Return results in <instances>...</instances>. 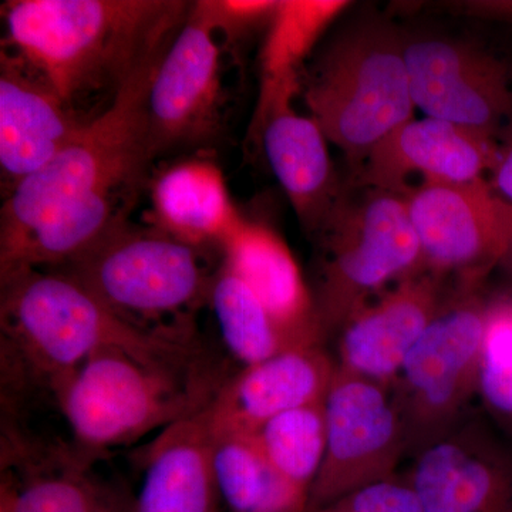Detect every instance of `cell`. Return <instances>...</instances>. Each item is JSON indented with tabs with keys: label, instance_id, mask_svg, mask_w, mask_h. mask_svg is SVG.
<instances>
[{
	"label": "cell",
	"instance_id": "484cf974",
	"mask_svg": "<svg viewBox=\"0 0 512 512\" xmlns=\"http://www.w3.org/2000/svg\"><path fill=\"white\" fill-rule=\"evenodd\" d=\"M323 402L279 414L251 434L269 464L293 487L308 495L325 458Z\"/></svg>",
	"mask_w": 512,
	"mask_h": 512
},
{
	"label": "cell",
	"instance_id": "d6a6232c",
	"mask_svg": "<svg viewBox=\"0 0 512 512\" xmlns=\"http://www.w3.org/2000/svg\"><path fill=\"white\" fill-rule=\"evenodd\" d=\"M312 512H348L345 508L340 507L338 504L329 505V507L320 508V510Z\"/></svg>",
	"mask_w": 512,
	"mask_h": 512
},
{
	"label": "cell",
	"instance_id": "83f0119b",
	"mask_svg": "<svg viewBox=\"0 0 512 512\" xmlns=\"http://www.w3.org/2000/svg\"><path fill=\"white\" fill-rule=\"evenodd\" d=\"M276 0H201L191 6V12L228 39L245 36L251 30L268 25L274 18Z\"/></svg>",
	"mask_w": 512,
	"mask_h": 512
},
{
	"label": "cell",
	"instance_id": "44dd1931",
	"mask_svg": "<svg viewBox=\"0 0 512 512\" xmlns=\"http://www.w3.org/2000/svg\"><path fill=\"white\" fill-rule=\"evenodd\" d=\"M151 204L154 227L198 249H221L244 221L229 197L221 168L207 160L167 168L153 185Z\"/></svg>",
	"mask_w": 512,
	"mask_h": 512
},
{
	"label": "cell",
	"instance_id": "2e32d148",
	"mask_svg": "<svg viewBox=\"0 0 512 512\" xmlns=\"http://www.w3.org/2000/svg\"><path fill=\"white\" fill-rule=\"evenodd\" d=\"M338 363L320 345L299 346L242 367L224 380L207 406L212 434H254L279 414L323 402Z\"/></svg>",
	"mask_w": 512,
	"mask_h": 512
},
{
	"label": "cell",
	"instance_id": "7a4b0ae2",
	"mask_svg": "<svg viewBox=\"0 0 512 512\" xmlns=\"http://www.w3.org/2000/svg\"><path fill=\"white\" fill-rule=\"evenodd\" d=\"M190 8L175 0H12L2 16L15 55L77 109L94 93L116 96Z\"/></svg>",
	"mask_w": 512,
	"mask_h": 512
},
{
	"label": "cell",
	"instance_id": "3957f363",
	"mask_svg": "<svg viewBox=\"0 0 512 512\" xmlns=\"http://www.w3.org/2000/svg\"><path fill=\"white\" fill-rule=\"evenodd\" d=\"M174 36L158 43L111 100L46 167L20 183L0 212V256L46 218L97 194L134 191L153 160L147 131L151 80Z\"/></svg>",
	"mask_w": 512,
	"mask_h": 512
},
{
	"label": "cell",
	"instance_id": "8992f818",
	"mask_svg": "<svg viewBox=\"0 0 512 512\" xmlns=\"http://www.w3.org/2000/svg\"><path fill=\"white\" fill-rule=\"evenodd\" d=\"M318 238L325 256L313 298L323 335L342 329L387 285L426 272L406 198L394 192L343 198Z\"/></svg>",
	"mask_w": 512,
	"mask_h": 512
},
{
	"label": "cell",
	"instance_id": "8fae6325",
	"mask_svg": "<svg viewBox=\"0 0 512 512\" xmlns=\"http://www.w3.org/2000/svg\"><path fill=\"white\" fill-rule=\"evenodd\" d=\"M214 30L188 12L158 64L147 97L153 158L210 143L222 119L221 47Z\"/></svg>",
	"mask_w": 512,
	"mask_h": 512
},
{
	"label": "cell",
	"instance_id": "4fadbf2b",
	"mask_svg": "<svg viewBox=\"0 0 512 512\" xmlns=\"http://www.w3.org/2000/svg\"><path fill=\"white\" fill-rule=\"evenodd\" d=\"M407 481L426 512H512V456L476 424L420 448Z\"/></svg>",
	"mask_w": 512,
	"mask_h": 512
},
{
	"label": "cell",
	"instance_id": "1f68e13d",
	"mask_svg": "<svg viewBox=\"0 0 512 512\" xmlns=\"http://www.w3.org/2000/svg\"><path fill=\"white\" fill-rule=\"evenodd\" d=\"M500 266L504 269L508 279H510L512 292V242L510 248H508L507 254L504 255L503 261H501Z\"/></svg>",
	"mask_w": 512,
	"mask_h": 512
},
{
	"label": "cell",
	"instance_id": "ac0fdd59",
	"mask_svg": "<svg viewBox=\"0 0 512 512\" xmlns=\"http://www.w3.org/2000/svg\"><path fill=\"white\" fill-rule=\"evenodd\" d=\"M258 138L303 228L318 237L343 200L328 138L312 117L301 116L292 103L272 109Z\"/></svg>",
	"mask_w": 512,
	"mask_h": 512
},
{
	"label": "cell",
	"instance_id": "ffe728a7",
	"mask_svg": "<svg viewBox=\"0 0 512 512\" xmlns=\"http://www.w3.org/2000/svg\"><path fill=\"white\" fill-rule=\"evenodd\" d=\"M133 512H222L204 409L160 431L147 447Z\"/></svg>",
	"mask_w": 512,
	"mask_h": 512
},
{
	"label": "cell",
	"instance_id": "e0dca14e",
	"mask_svg": "<svg viewBox=\"0 0 512 512\" xmlns=\"http://www.w3.org/2000/svg\"><path fill=\"white\" fill-rule=\"evenodd\" d=\"M444 301L441 278L427 271L377 296L339 330V369L392 389Z\"/></svg>",
	"mask_w": 512,
	"mask_h": 512
},
{
	"label": "cell",
	"instance_id": "30bf717a",
	"mask_svg": "<svg viewBox=\"0 0 512 512\" xmlns=\"http://www.w3.org/2000/svg\"><path fill=\"white\" fill-rule=\"evenodd\" d=\"M419 238L424 269L481 284L512 242V204L485 178L470 183L423 181L403 195Z\"/></svg>",
	"mask_w": 512,
	"mask_h": 512
},
{
	"label": "cell",
	"instance_id": "9a60e30c",
	"mask_svg": "<svg viewBox=\"0 0 512 512\" xmlns=\"http://www.w3.org/2000/svg\"><path fill=\"white\" fill-rule=\"evenodd\" d=\"M20 57L0 53V173L6 197L69 146L87 121Z\"/></svg>",
	"mask_w": 512,
	"mask_h": 512
},
{
	"label": "cell",
	"instance_id": "4dcf8cb0",
	"mask_svg": "<svg viewBox=\"0 0 512 512\" xmlns=\"http://www.w3.org/2000/svg\"><path fill=\"white\" fill-rule=\"evenodd\" d=\"M468 9L484 18L505 20L512 22V0H498V2L468 3Z\"/></svg>",
	"mask_w": 512,
	"mask_h": 512
},
{
	"label": "cell",
	"instance_id": "5b68a950",
	"mask_svg": "<svg viewBox=\"0 0 512 512\" xmlns=\"http://www.w3.org/2000/svg\"><path fill=\"white\" fill-rule=\"evenodd\" d=\"M301 90L312 119L355 173L383 138L414 119L404 42L390 30L340 37L302 77Z\"/></svg>",
	"mask_w": 512,
	"mask_h": 512
},
{
	"label": "cell",
	"instance_id": "d4e9b609",
	"mask_svg": "<svg viewBox=\"0 0 512 512\" xmlns=\"http://www.w3.org/2000/svg\"><path fill=\"white\" fill-rule=\"evenodd\" d=\"M222 342L242 367L303 345L286 332L227 265L221 264L208 299ZM320 345V343H319Z\"/></svg>",
	"mask_w": 512,
	"mask_h": 512
},
{
	"label": "cell",
	"instance_id": "5bb4252c",
	"mask_svg": "<svg viewBox=\"0 0 512 512\" xmlns=\"http://www.w3.org/2000/svg\"><path fill=\"white\" fill-rule=\"evenodd\" d=\"M498 146L497 138L447 121L412 119L367 154L355 185L406 195V181L413 174L430 183H470L487 177Z\"/></svg>",
	"mask_w": 512,
	"mask_h": 512
},
{
	"label": "cell",
	"instance_id": "d6986e66",
	"mask_svg": "<svg viewBox=\"0 0 512 512\" xmlns=\"http://www.w3.org/2000/svg\"><path fill=\"white\" fill-rule=\"evenodd\" d=\"M222 264L248 286L272 318L303 345L322 343L315 298L284 239L265 225L242 221L222 245Z\"/></svg>",
	"mask_w": 512,
	"mask_h": 512
},
{
	"label": "cell",
	"instance_id": "277c9868",
	"mask_svg": "<svg viewBox=\"0 0 512 512\" xmlns=\"http://www.w3.org/2000/svg\"><path fill=\"white\" fill-rule=\"evenodd\" d=\"M220 386L201 370L150 365L120 350H101L56 387L53 399L74 450L94 460L200 412Z\"/></svg>",
	"mask_w": 512,
	"mask_h": 512
},
{
	"label": "cell",
	"instance_id": "f546056e",
	"mask_svg": "<svg viewBox=\"0 0 512 512\" xmlns=\"http://www.w3.org/2000/svg\"><path fill=\"white\" fill-rule=\"evenodd\" d=\"M485 180L498 197L512 204V137L498 146L497 157Z\"/></svg>",
	"mask_w": 512,
	"mask_h": 512
},
{
	"label": "cell",
	"instance_id": "7c38bea8",
	"mask_svg": "<svg viewBox=\"0 0 512 512\" xmlns=\"http://www.w3.org/2000/svg\"><path fill=\"white\" fill-rule=\"evenodd\" d=\"M414 106L431 119L497 138L512 120L507 64L468 43L446 39L404 42Z\"/></svg>",
	"mask_w": 512,
	"mask_h": 512
},
{
	"label": "cell",
	"instance_id": "6da1fadb",
	"mask_svg": "<svg viewBox=\"0 0 512 512\" xmlns=\"http://www.w3.org/2000/svg\"><path fill=\"white\" fill-rule=\"evenodd\" d=\"M0 284V352L8 394L42 387L53 396L101 350H120L150 365L198 370L190 339L138 328L66 272L20 269L0 276Z\"/></svg>",
	"mask_w": 512,
	"mask_h": 512
},
{
	"label": "cell",
	"instance_id": "ba28073f",
	"mask_svg": "<svg viewBox=\"0 0 512 512\" xmlns=\"http://www.w3.org/2000/svg\"><path fill=\"white\" fill-rule=\"evenodd\" d=\"M480 285L463 282L456 295L446 298L393 384L409 450L416 453L453 430L477 394L488 301L478 292Z\"/></svg>",
	"mask_w": 512,
	"mask_h": 512
},
{
	"label": "cell",
	"instance_id": "52a82bcc",
	"mask_svg": "<svg viewBox=\"0 0 512 512\" xmlns=\"http://www.w3.org/2000/svg\"><path fill=\"white\" fill-rule=\"evenodd\" d=\"M63 272L121 318L150 332L148 322L184 315L208 302L215 275L202 265L201 249L156 227L138 228L128 218Z\"/></svg>",
	"mask_w": 512,
	"mask_h": 512
},
{
	"label": "cell",
	"instance_id": "cb8c5ba5",
	"mask_svg": "<svg viewBox=\"0 0 512 512\" xmlns=\"http://www.w3.org/2000/svg\"><path fill=\"white\" fill-rule=\"evenodd\" d=\"M212 464L227 512H308L309 495L266 460L251 434H212Z\"/></svg>",
	"mask_w": 512,
	"mask_h": 512
},
{
	"label": "cell",
	"instance_id": "f1b7e54d",
	"mask_svg": "<svg viewBox=\"0 0 512 512\" xmlns=\"http://www.w3.org/2000/svg\"><path fill=\"white\" fill-rule=\"evenodd\" d=\"M336 504L348 512H426L407 478L396 476L366 485Z\"/></svg>",
	"mask_w": 512,
	"mask_h": 512
},
{
	"label": "cell",
	"instance_id": "603a6c76",
	"mask_svg": "<svg viewBox=\"0 0 512 512\" xmlns=\"http://www.w3.org/2000/svg\"><path fill=\"white\" fill-rule=\"evenodd\" d=\"M348 8L342 0H282L262 50V83L251 133L258 137L274 107L301 92L303 63L330 23Z\"/></svg>",
	"mask_w": 512,
	"mask_h": 512
},
{
	"label": "cell",
	"instance_id": "9c48e42d",
	"mask_svg": "<svg viewBox=\"0 0 512 512\" xmlns=\"http://www.w3.org/2000/svg\"><path fill=\"white\" fill-rule=\"evenodd\" d=\"M325 458L308 512L396 476L407 450L406 426L390 387L336 369L325 397Z\"/></svg>",
	"mask_w": 512,
	"mask_h": 512
},
{
	"label": "cell",
	"instance_id": "4316f807",
	"mask_svg": "<svg viewBox=\"0 0 512 512\" xmlns=\"http://www.w3.org/2000/svg\"><path fill=\"white\" fill-rule=\"evenodd\" d=\"M477 394L497 419L512 426V292L488 298Z\"/></svg>",
	"mask_w": 512,
	"mask_h": 512
},
{
	"label": "cell",
	"instance_id": "7402d4cb",
	"mask_svg": "<svg viewBox=\"0 0 512 512\" xmlns=\"http://www.w3.org/2000/svg\"><path fill=\"white\" fill-rule=\"evenodd\" d=\"M29 461L20 478L3 471L0 512H133L134 497L97 477L74 448Z\"/></svg>",
	"mask_w": 512,
	"mask_h": 512
}]
</instances>
